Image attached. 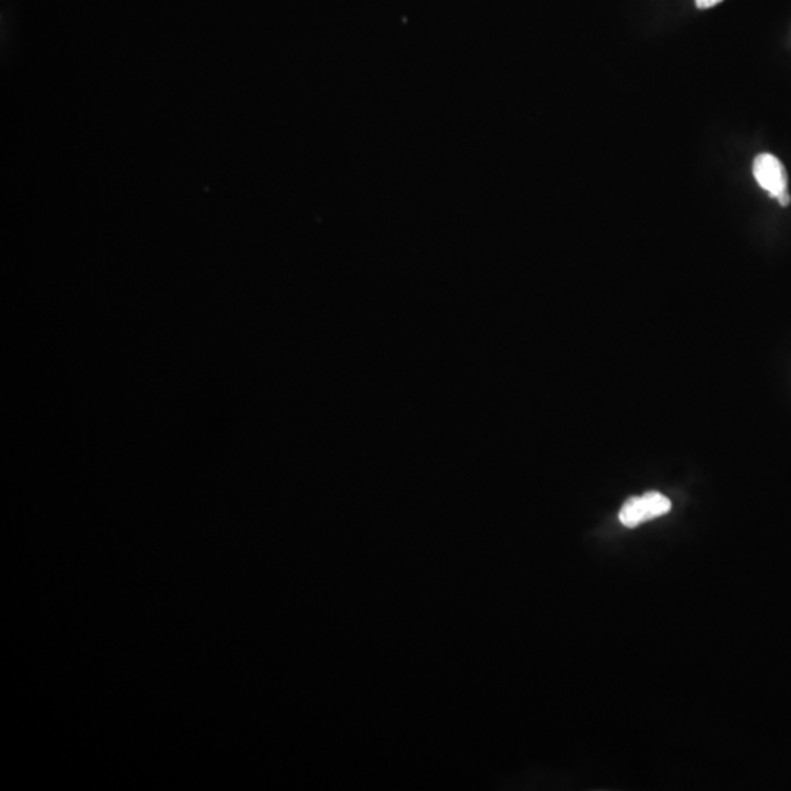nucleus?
<instances>
[{
    "instance_id": "nucleus-3",
    "label": "nucleus",
    "mask_w": 791,
    "mask_h": 791,
    "mask_svg": "<svg viewBox=\"0 0 791 791\" xmlns=\"http://www.w3.org/2000/svg\"><path fill=\"white\" fill-rule=\"evenodd\" d=\"M695 2L699 9H709L714 8V6H717L718 3L723 2V0H695Z\"/></svg>"
},
{
    "instance_id": "nucleus-2",
    "label": "nucleus",
    "mask_w": 791,
    "mask_h": 791,
    "mask_svg": "<svg viewBox=\"0 0 791 791\" xmlns=\"http://www.w3.org/2000/svg\"><path fill=\"white\" fill-rule=\"evenodd\" d=\"M753 176L759 187L778 198L787 192V173L783 163L772 154H759L753 162Z\"/></svg>"
},
{
    "instance_id": "nucleus-1",
    "label": "nucleus",
    "mask_w": 791,
    "mask_h": 791,
    "mask_svg": "<svg viewBox=\"0 0 791 791\" xmlns=\"http://www.w3.org/2000/svg\"><path fill=\"white\" fill-rule=\"evenodd\" d=\"M670 510L671 501L663 494L651 491L644 496L627 500L620 510L619 519L626 528H636L641 523L667 515Z\"/></svg>"
}]
</instances>
